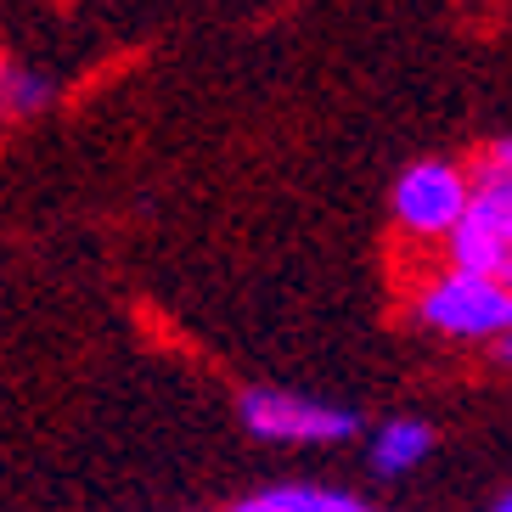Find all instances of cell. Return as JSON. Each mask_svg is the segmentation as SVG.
Returning a JSON list of instances; mask_svg holds the SVG:
<instances>
[{
	"label": "cell",
	"instance_id": "8992f818",
	"mask_svg": "<svg viewBox=\"0 0 512 512\" xmlns=\"http://www.w3.org/2000/svg\"><path fill=\"white\" fill-rule=\"evenodd\" d=\"M237 512H366L361 501H349V496H332V490H265V496L254 501H242Z\"/></svg>",
	"mask_w": 512,
	"mask_h": 512
},
{
	"label": "cell",
	"instance_id": "277c9868",
	"mask_svg": "<svg viewBox=\"0 0 512 512\" xmlns=\"http://www.w3.org/2000/svg\"><path fill=\"white\" fill-rule=\"evenodd\" d=\"M467 203V175L456 164H411L394 186V220L411 231V237H445L456 226V214Z\"/></svg>",
	"mask_w": 512,
	"mask_h": 512
},
{
	"label": "cell",
	"instance_id": "6da1fadb",
	"mask_svg": "<svg viewBox=\"0 0 512 512\" xmlns=\"http://www.w3.org/2000/svg\"><path fill=\"white\" fill-rule=\"evenodd\" d=\"M445 237H451V271L507 282V265H512V147L507 141H496L490 158H479V175L467 181V203Z\"/></svg>",
	"mask_w": 512,
	"mask_h": 512
},
{
	"label": "cell",
	"instance_id": "5b68a950",
	"mask_svg": "<svg viewBox=\"0 0 512 512\" xmlns=\"http://www.w3.org/2000/svg\"><path fill=\"white\" fill-rule=\"evenodd\" d=\"M434 456V428L417 417L406 422H389V428H377L372 439V467L377 473H411V467H422Z\"/></svg>",
	"mask_w": 512,
	"mask_h": 512
},
{
	"label": "cell",
	"instance_id": "52a82bcc",
	"mask_svg": "<svg viewBox=\"0 0 512 512\" xmlns=\"http://www.w3.org/2000/svg\"><path fill=\"white\" fill-rule=\"evenodd\" d=\"M34 107H46V85L29 68L0 62V113H34Z\"/></svg>",
	"mask_w": 512,
	"mask_h": 512
},
{
	"label": "cell",
	"instance_id": "3957f363",
	"mask_svg": "<svg viewBox=\"0 0 512 512\" xmlns=\"http://www.w3.org/2000/svg\"><path fill=\"white\" fill-rule=\"evenodd\" d=\"M242 422L254 439H271V445H338V439L355 434V411L321 406V400L282 389H248L242 394Z\"/></svg>",
	"mask_w": 512,
	"mask_h": 512
},
{
	"label": "cell",
	"instance_id": "7a4b0ae2",
	"mask_svg": "<svg viewBox=\"0 0 512 512\" xmlns=\"http://www.w3.org/2000/svg\"><path fill=\"white\" fill-rule=\"evenodd\" d=\"M422 321L445 338H496L501 344L512 327V293L507 282H490V276L445 271L422 293Z\"/></svg>",
	"mask_w": 512,
	"mask_h": 512
}]
</instances>
